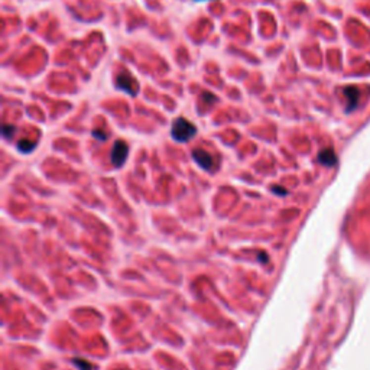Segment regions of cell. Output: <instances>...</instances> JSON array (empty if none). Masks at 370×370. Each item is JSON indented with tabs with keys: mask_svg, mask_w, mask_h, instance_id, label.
<instances>
[{
	"mask_svg": "<svg viewBox=\"0 0 370 370\" xmlns=\"http://www.w3.org/2000/svg\"><path fill=\"white\" fill-rule=\"evenodd\" d=\"M318 161L325 167H333L337 162V156H335V153H334V150L331 148L323 149L318 153Z\"/></svg>",
	"mask_w": 370,
	"mask_h": 370,
	"instance_id": "obj_6",
	"label": "cell"
},
{
	"mask_svg": "<svg viewBox=\"0 0 370 370\" xmlns=\"http://www.w3.org/2000/svg\"><path fill=\"white\" fill-rule=\"evenodd\" d=\"M201 98H204L208 104H211V103H216V101H217V97H216L213 92H204L203 94H201Z\"/></svg>",
	"mask_w": 370,
	"mask_h": 370,
	"instance_id": "obj_9",
	"label": "cell"
},
{
	"mask_svg": "<svg viewBox=\"0 0 370 370\" xmlns=\"http://www.w3.org/2000/svg\"><path fill=\"white\" fill-rule=\"evenodd\" d=\"M195 1H201V0H195Z\"/></svg>",
	"mask_w": 370,
	"mask_h": 370,
	"instance_id": "obj_11",
	"label": "cell"
},
{
	"mask_svg": "<svg viewBox=\"0 0 370 370\" xmlns=\"http://www.w3.org/2000/svg\"><path fill=\"white\" fill-rule=\"evenodd\" d=\"M15 132H16V128L13 125H3V136L4 138L10 139L15 135Z\"/></svg>",
	"mask_w": 370,
	"mask_h": 370,
	"instance_id": "obj_8",
	"label": "cell"
},
{
	"mask_svg": "<svg viewBox=\"0 0 370 370\" xmlns=\"http://www.w3.org/2000/svg\"><path fill=\"white\" fill-rule=\"evenodd\" d=\"M92 136L98 140H106L107 139V135L101 130H92Z\"/></svg>",
	"mask_w": 370,
	"mask_h": 370,
	"instance_id": "obj_10",
	"label": "cell"
},
{
	"mask_svg": "<svg viewBox=\"0 0 370 370\" xmlns=\"http://www.w3.org/2000/svg\"><path fill=\"white\" fill-rule=\"evenodd\" d=\"M34 148H35V142H31V140H19L18 142V149L23 153L32 152Z\"/></svg>",
	"mask_w": 370,
	"mask_h": 370,
	"instance_id": "obj_7",
	"label": "cell"
},
{
	"mask_svg": "<svg viewBox=\"0 0 370 370\" xmlns=\"http://www.w3.org/2000/svg\"><path fill=\"white\" fill-rule=\"evenodd\" d=\"M129 153V148L123 140H117L111 149V164L116 168L123 167Z\"/></svg>",
	"mask_w": 370,
	"mask_h": 370,
	"instance_id": "obj_3",
	"label": "cell"
},
{
	"mask_svg": "<svg viewBox=\"0 0 370 370\" xmlns=\"http://www.w3.org/2000/svg\"><path fill=\"white\" fill-rule=\"evenodd\" d=\"M195 133H197V128L184 117L175 119L171 128V136L177 142H188L195 136Z\"/></svg>",
	"mask_w": 370,
	"mask_h": 370,
	"instance_id": "obj_1",
	"label": "cell"
},
{
	"mask_svg": "<svg viewBox=\"0 0 370 370\" xmlns=\"http://www.w3.org/2000/svg\"><path fill=\"white\" fill-rule=\"evenodd\" d=\"M116 87L119 90L129 92L132 97H135L136 92H139V84H138L136 78L130 73H126V71H122L120 74L116 77Z\"/></svg>",
	"mask_w": 370,
	"mask_h": 370,
	"instance_id": "obj_2",
	"label": "cell"
},
{
	"mask_svg": "<svg viewBox=\"0 0 370 370\" xmlns=\"http://www.w3.org/2000/svg\"><path fill=\"white\" fill-rule=\"evenodd\" d=\"M192 158L205 171H210L213 168V164H214L213 156L207 150H204V149H195V150H192Z\"/></svg>",
	"mask_w": 370,
	"mask_h": 370,
	"instance_id": "obj_5",
	"label": "cell"
},
{
	"mask_svg": "<svg viewBox=\"0 0 370 370\" xmlns=\"http://www.w3.org/2000/svg\"><path fill=\"white\" fill-rule=\"evenodd\" d=\"M343 94L347 98V107H346V113L356 110L357 104L360 101V92L356 86H347L343 89Z\"/></svg>",
	"mask_w": 370,
	"mask_h": 370,
	"instance_id": "obj_4",
	"label": "cell"
}]
</instances>
